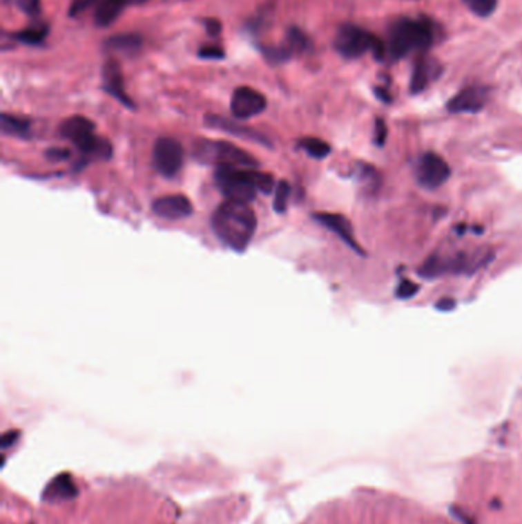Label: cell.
I'll use <instances>...</instances> for the list:
<instances>
[{"instance_id": "1", "label": "cell", "mask_w": 522, "mask_h": 524, "mask_svg": "<svg viewBox=\"0 0 522 524\" xmlns=\"http://www.w3.org/2000/svg\"><path fill=\"white\" fill-rule=\"evenodd\" d=\"M258 219L249 203L227 200L211 215V229L230 250L244 252L255 236Z\"/></svg>"}, {"instance_id": "2", "label": "cell", "mask_w": 522, "mask_h": 524, "mask_svg": "<svg viewBox=\"0 0 522 524\" xmlns=\"http://www.w3.org/2000/svg\"><path fill=\"white\" fill-rule=\"evenodd\" d=\"M215 183L227 200L249 204L259 192L268 195L276 189L273 175L255 167H218Z\"/></svg>"}, {"instance_id": "3", "label": "cell", "mask_w": 522, "mask_h": 524, "mask_svg": "<svg viewBox=\"0 0 522 524\" xmlns=\"http://www.w3.org/2000/svg\"><path fill=\"white\" fill-rule=\"evenodd\" d=\"M59 133L79 149L86 160H109L112 144L106 138L95 135V123L83 115H72L61 122Z\"/></svg>"}, {"instance_id": "4", "label": "cell", "mask_w": 522, "mask_h": 524, "mask_svg": "<svg viewBox=\"0 0 522 524\" xmlns=\"http://www.w3.org/2000/svg\"><path fill=\"white\" fill-rule=\"evenodd\" d=\"M435 30L426 19H398L391 26L387 53L392 59L405 57L414 49H426L434 44Z\"/></svg>"}, {"instance_id": "5", "label": "cell", "mask_w": 522, "mask_h": 524, "mask_svg": "<svg viewBox=\"0 0 522 524\" xmlns=\"http://www.w3.org/2000/svg\"><path fill=\"white\" fill-rule=\"evenodd\" d=\"M195 158L218 167H258V160L229 141L200 140L193 146Z\"/></svg>"}, {"instance_id": "6", "label": "cell", "mask_w": 522, "mask_h": 524, "mask_svg": "<svg viewBox=\"0 0 522 524\" xmlns=\"http://www.w3.org/2000/svg\"><path fill=\"white\" fill-rule=\"evenodd\" d=\"M336 51L345 59H357L371 51L380 60L385 57L386 46L382 40L363 28L345 24L337 30L334 39Z\"/></svg>"}, {"instance_id": "7", "label": "cell", "mask_w": 522, "mask_h": 524, "mask_svg": "<svg viewBox=\"0 0 522 524\" xmlns=\"http://www.w3.org/2000/svg\"><path fill=\"white\" fill-rule=\"evenodd\" d=\"M152 160L155 169L161 175L172 178L181 171L182 161H184V149L178 140L161 137L155 141Z\"/></svg>"}, {"instance_id": "8", "label": "cell", "mask_w": 522, "mask_h": 524, "mask_svg": "<svg viewBox=\"0 0 522 524\" xmlns=\"http://www.w3.org/2000/svg\"><path fill=\"white\" fill-rule=\"evenodd\" d=\"M415 176H417V181L423 187L438 189L449 180L450 167L447 161L440 157L438 153L426 152L417 161Z\"/></svg>"}, {"instance_id": "9", "label": "cell", "mask_w": 522, "mask_h": 524, "mask_svg": "<svg viewBox=\"0 0 522 524\" xmlns=\"http://www.w3.org/2000/svg\"><path fill=\"white\" fill-rule=\"evenodd\" d=\"M267 98L262 92L250 86H239L233 91L230 109L235 118L249 120L262 114L267 109Z\"/></svg>"}, {"instance_id": "10", "label": "cell", "mask_w": 522, "mask_h": 524, "mask_svg": "<svg viewBox=\"0 0 522 524\" xmlns=\"http://www.w3.org/2000/svg\"><path fill=\"white\" fill-rule=\"evenodd\" d=\"M102 86L110 97H114L123 106L129 109H135V103L132 102L128 92L124 89V79L122 73V66L114 59L104 62L102 68Z\"/></svg>"}, {"instance_id": "11", "label": "cell", "mask_w": 522, "mask_h": 524, "mask_svg": "<svg viewBox=\"0 0 522 524\" xmlns=\"http://www.w3.org/2000/svg\"><path fill=\"white\" fill-rule=\"evenodd\" d=\"M489 100V91L484 86H469L458 94L447 103V109L454 114H475L481 111Z\"/></svg>"}, {"instance_id": "12", "label": "cell", "mask_w": 522, "mask_h": 524, "mask_svg": "<svg viewBox=\"0 0 522 524\" xmlns=\"http://www.w3.org/2000/svg\"><path fill=\"white\" fill-rule=\"evenodd\" d=\"M155 215L164 219H182L193 214V205L186 195L172 194L160 196L152 204Z\"/></svg>"}, {"instance_id": "13", "label": "cell", "mask_w": 522, "mask_h": 524, "mask_svg": "<svg viewBox=\"0 0 522 524\" xmlns=\"http://www.w3.org/2000/svg\"><path fill=\"white\" fill-rule=\"evenodd\" d=\"M314 219L319 224H322L323 227L328 229L329 232H333L334 235L340 238L345 244L351 247L352 250L357 253H363V249L360 247L357 243L354 230H352V225L348 221L347 218L343 215L338 214H328V212H320V214H314Z\"/></svg>"}, {"instance_id": "14", "label": "cell", "mask_w": 522, "mask_h": 524, "mask_svg": "<svg viewBox=\"0 0 522 524\" xmlns=\"http://www.w3.org/2000/svg\"><path fill=\"white\" fill-rule=\"evenodd\" d=\"M79 495V489L74 483L72 477L69 474H59L55 476L49 483L46 485L44 494H41V498L48 503H55V501H68L75 498Z\"/></svg>"}, {"instance_id": "15", "label": "cell", "mask_w": 522, "mask_h": 524, "mask_svg": "<svg viewBox=\"0 0 522 524\" xmlns=\"http://www.w3.org/2000/svg\"><path fill=\"white\" fill-rule=\"evenodd\" d=\"M206 124L210 127H213V129L229 132V133H231V135L242 137V138L251 140V141H258V143H262L267 146L270 144L268 143V140L262 135V133L253 131V129H250V127L242 126L236 122H231V120L221 117V115H213V114L206 115Z\"/></svg>"}, {"instance_id": "16", "label": "cell", "mask_w": 522, "mask_h": 524, "mask_svg": "<svg viewBox=\"0 0 522 524\" xmlns=\"http://www.w3.org/2000/svg\"><path fill=\"white\" fill-rule=\"evenodd\" d=\"M126 5V0H100L94 8V24L100 28L114 24Z\"/></svg>"}, {"instance_id": "17", "label": "cell", "mask_w": 522, "mask_h": 524, "mask_svg": "<svg viewBox=\"0 0 522 524\" xmlns=\"http://www.w3.org/2000/svg\"><path fill=\"white\" fill-rule=\"evenodd\" d=\"M435 73H438L436 69V62L427 60V59H418L414 66L412 79H411V91L414 94L425 91L427 88L429 82L435 79Z\"/></svg>"}, {"instance_id": "18", "label": "cell", "mask_w": 522, "mask_h": 524, "mask_svg": "<svg viewBox=\"0 0 522 524\" xmlns=\"http://www.w3.org/2000/svg\"><path fill=\"white\" fill-rule=\"evenodd\" d=\"M143 45V39L139 34L126 32V34H115L104 41V48L108 51H117L124 54H132L138 51Z\"/></svg>"}, {"instance_id": "19", "label": "cell", "mask_w": 522, "mask_h": 524, "mask_svg": "<svg viewBox=\"0 0 522 524\" xmlns=\"http://www.w3.org/2000/svg\"><path fill=\"white\" fill-rule=\"evenodd\" d=\"M48 34H49V26L44 22H39V24H32L30 26H26L17 32H11L10 37L20 41V44H25L30 46H40V45H44Z\"/></svg>"}, {"instance_id": "20", "label": "cell", "mask_w": 522, "mask_h": 524, "mask_svg": "<svg viewBox=\"0 0 522 524\" xmlns=\"http://www.w3.org/2000/svg\"><path fill=\"white\" fill-rule=\"evenodd\" d=\"M0 126H2V132L5 135L23 140L31 137V122L26 118L3 112L2 117H0Z\"/></svg>"}, {"instance_id": "21", "label": "cell", "mask_w": 522, "mask_h": 524, "mask_svg": "<svg viewBox=\"0 0 522 524\" xmlns=\"http://www.w3.org/2000/svg\"><path fill=\"white\" fill-rule=\"evenodd\" d=\"M284 45L290 49V53L293 55H296V54L307 51V49L309 48V39H308V35L303 31H300L298 26H291L285 34Z\"/></svg>"}, {"instance_id": "22", "label": "cell", "mask_w": 522, "mask_h": 524, "mask_svg": "<svg viewBox=\"0 0 522 524\" xmlns=\"http://www.w3.org/2000/svg\"><path fill=\"white\" fill-rule=\"evenodd\" d=\"M299 146L305 151L309 157H313L316 160H322L328 157L331 153V146L320 138H314V137H307L302 138L299 141Z\"/></svg>"}, {"instance_id": "23", "label": "cell", "mask_w": 522, "mask_h": 524, "mask_svg": "<svg viewBox=\"0 0 522 524\" xmlns=\"http://www.w3.org/2000/svg\"><path fill=\"white\" fill-rule=\"evenodd\" d=\"M260 53L265 57V60L271 65H280V63H285L293 57V54L290 53L284 44L280 45H259Z\"/></svg>"}, {"instance_id": "24", "label": "cell", "mask_w": 522, "mask_h": 524, "mask_svg": "<svg viewBox=\"0 0 522 524\" xmlns=\"http://www.w3.org/2000/svg\"><path fill=\"white\" fill-rule=\"evenodd\" d=\"M290 195H291V186L288 184V181H279L276 184V189H274V203H273V207L278 214H285Z\"/></svg>"}, {"instance_id": "25", "label": "cell", "mask_w": 522, "mask_h": 524, "mask_svg": "<svg viewBox=\"0 0 522 524\" xmlns=\"http://www.w3.org/2000/svg\"><path fill=\"white\" fill-rule=\"evenodd\" d=\"M6 5H11L26 14L28 17H39L41 11V0H3Z\"/></svg>"}, {"instance_id": "26", "label": "cell", "mask_w": 522, "mask_h": 524, "mask_svg": "<svg viewBox=\"0 0 522 524\" xmlns=\"http://www.w3.org/2000/svg\"><path fill=\"white\" fill-rule=\"evenodd\" d=\"M467 8L479 17H487L496 10L498 0H464Z\"/></svg>"}, {"instance_id": "27", "label": "cell", "mask_w": 522, "mask_h": 524, "mask_svg": "<svg viewBox=\"0 0 522 524\" xmlns=\"http://www.w3.org/2000/svg\"><path fill=\"white\" fill-rule=\"evenodd\" d=\"M197 57L206 60H222L225 59V51L224 48L218 45H204L201 46L200 51H197Z\"/></svg>"}, {"instance_id": "28", "label": "cell", "mask_w": 522, "mask_h": 524, "mask_svg": "<svg viewBox=\"0 0 522 524\" xmlns=\"http://www.w3.org/2000/svg\"><path fill=\"white\" fill-rule=\"evenodd\" d=\"M100 0H72L69 6V16L75 17L89 8H95Z\"/></svg>"}, {"instance_id": "29", "label": "cell", "mask_w": 522, "mask_h": 524, "mask_svg": "<svg viewBox=\"0 0 522 524\" xmlns=\"http://www.w3.org/2000/svg\"><path fill=\"white\" fill-rule=\"evenodd\" d=\"M418 286L412 281H401L397 287V296L400 299H411L414 294H417Z\"/></svg>"}, {"instance_id": "30", "label": "cell", "mask_w": 522, "mask_h": 524, "mask_svg": "<svg viewBox=\"0 0 522 524\" xmlns=\"http://www.w3.org/2000/svg\"><path fill=\"white\" fill-rule=\"evenodd\" d=\"M202 25L204 28H206V31L209 35H211V37H218V34H220L222 31V25L220 20L216 19H202Z\"/></svg>"}, {"instance_id": "31", "label": "cell", "mask_w": 522, "mask_h": 524, "mask_svg": "<svg viewBox=\"0 0 522 524\" xmlns=\"http://www.w3.org/2000/svg\"><path fill=\"white\" fill-rule=\"evenodd\" d=\"M46 157L51 161H63V160H68L70 157V152L68 151V149L52 147V149H48L46 151Z\"/></svg>"}, {"instance_id": "32", "label": "cell", "mask_w": 522, "mask_h": 524, "mask_svg": "<svg viewBox=\"0 0 522 524\" xmlns=\"http://www.w3.org/2000/svg\"><path fill=\"white\" fill-rule=\"evenodd\" d=\"M20 437V431H16V429H11L8 431V433H5L2 436V440H0V445H2V449H6L10 448V446H12L14 443L17 442V438Z\"/></svg>"}, {"instance_id": "33", "label": "cell", "mask_w": 522, "mask_h": 524, "mask_svg": "<svg viewBox=\"0 0 522 524\" xmlns=\"http://www.w3.org/2000/svg\"><path fill=\"white\" fill-rule=\"evenodd\" d=\"M376 140H377L378 144H383L385 140H386V126H385V123L382 122V120H378V122H377Z\"/></svg>"}, {"instance_id": "34", "label": "cell", "mask_w": 522, "mask_h": 524, "mask_svg": "<svg viewBox=\"0 0 522 524\" xmlns=\"http://www.w3.org/2000/svg\"><path fill=\"white\" fill-rule=\"evenodd\" d=\"M149 2V0H126V3L128 5H141V3H146Z\"/></svg>"}]
</instances>
